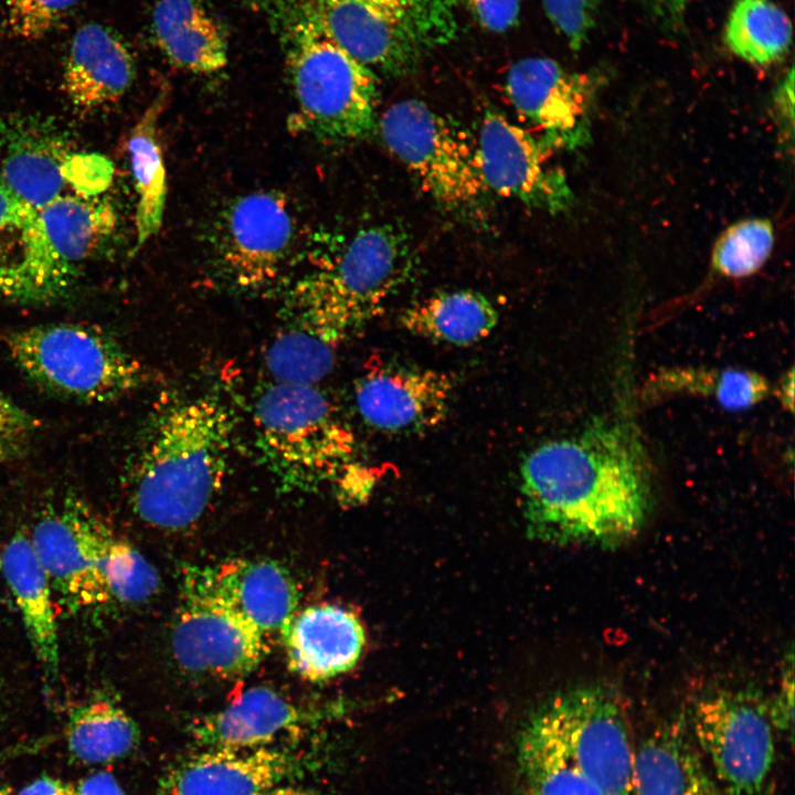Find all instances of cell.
I'll return each instance as SVG.
<instances>
[{"label":"cell","instance_id":"36","mask_svg":"<svg viewBox=\"0 0 795 795\" xmlns=\"http://www.w3.org/2000/svg\"><path fill=\"white\" fill-rule=\"evenodd\" d=\"M112 603L132 606L152 598L159 590L157 569L130 542L114 536L104 564Z\"/></svg>","mask_w":795,"mask_h":795},{"label":"cell","instance_id":"8","mask_svg":"<svg viewBox=\"0 0 795 795\" xmlns=\"http://www.w3.org/2000/svg\"><path fill=\"white\" fill-rule=\"evenodd\" d=\"M379 127L388 149L442 209L480 213L490 191L477 144L459 124L422 100L404 99L383 112Z\"/></svg>","mask_w":795,"mask_h":795},{"label":"cell","instance_id":"14","mask_svg":"<svg viewBox=\"0 0 795 795\" xmlns=\"http://www.w3.org/2000/svg\"><path fill=\"white\" fill-rule=\"evenodd\" d=\"M476 144L490 192L550 213L563 212L572 205L573 192L564 173L548 163L552 148L501 112L494 108L484 112Z\"/></svg>","mask_w":795,"mask_h":795},{"label":"cell","instance_id":"44","mask_svg":"<svg viewBox=\"0 0 795 795\" xmlns=\"http://www.w3.org/2000/svg\"><path fill=\"white\" fill-rule=\"evenodd\" d=\"M73 795H126L116 778L107 772H98L81 780Z\"/></svg>","mask_w":795,"mask_h":795},{"label":"cell","instance_id":"34","mask_svg":"<svg viewBox=\"0 0 795 795\" xmlns=\"http://www.w3.org/2000/svg\"><path fill=\"white\" fill-rule=\"evenodd\" d=\"M336 348L314 330L286 321L266 350V369L273 382L317 385L332 370Z\"/></svg>","mask_w":795,"mask_h":795},{"label":"cell","instance_id":"28","mask_svg":"<svg viewBox=\"0 0 795 795\" xmlns=\"http://www.w3.org/2000/svg\"><path fill=\"white\" fill-rule=\"evenodd\" d=\"M65 741L70 754L80 763L103 764L134 751L140 730L115 698L97 693L71 710Z\"/></svg>","mask_w":795,"mask_h":795},{"label":"cell","instance_id":"49","mask_svg":"<svg viewBox=\"0 0 795 795\" xmlns=\"http://www.w3.org/2000/svg\"><path fill=\"white\" fill-rule=\"evenodd\" d=\"M264 795H327V794L316 791V789L301 787V786L280 784V785H277V786L271 788Z\"/></svg>","mask_w":795,"mask_h":795},{"label":"cell","instance_id":"35","mask_svg":"<svg viewBox=\"0 0 795 795\" xmlns=\"http://www.w3.org/2000/svg\"><path fill=\"white\" fill-rule=\"evenodd\" d=\"M774 244L770 220L751 219L728 227L716 242L711 265L723 276L740 278L756 273L767 261Z\"/></svg>","mask_w":795,"mask_h":795},{"label":"cell","instance_id":"47","mask_svg":"<svg viewBox=\"0 0 795 795\" xmlns=\"http://www.w3.org/2000/svg\"><path fill=\"white\" fill-rule=\"evenodd\" d=\"M662 17L674 25H679L683 19L689 0H655Z\"/></svg>","mask_w":795,"mask_h":795},{"label":"cell","instance_id":"17","mask_svg":"<svg viewBox=\"0 0 795 795\" xmlns=\"http://www.w3.org/2000/svg\"><path fill=\"white\" fill-rule=\"evenodd\" d=\"M452 390L445 373L378 362L357 379L354 402L369 426L390 434H412L445 420Z\"/></svg>","mask_w":795,"mask_h":795},{"label":"cell","instance_id":"24","mask_svg":"<svg viewBox=\"0 0 795 795\" xmlns=\"http://www.w3.org/2000/svg\"><path fill=\"white\" fill-rule=\"evenodd\" d=\"M2 573L18 606L26 638L45 676L60 670V640L53 590L30 537L17 532L0 554Z\"/></svg>","mask_w":795,"mask_h":795},{"label":"cell","instance_id":"31","mask_svg":"<svg viewBox=\"0 0 795 795\" xmlns=\"http://www.w3.org/2000/svg\"><path fill=\"white\" fill-rule=\"evenodd\" d=\"M768 381L742 369L679 368L661 371L647 384L648 396L687 394L712 398L730 411H742L767 398Z\"/></svg>","mask_w":795,"mask_h":795},{"label":"cell","instance_id":"6","mask_svg":"<svg viewBox=\"0 0 795 795\" xmlns=\"http://www.w3.org/2000/svg\"><path fill=\"white\" fill-rule=\"evenodd\" d=\"M357 60L403 76L458 34L463 0H306Z\"/></svg>","mask_w":795,"mask_h":795},{"label":"cell","instance_id":"46","mask_svg":"<svg viewBox=\"0 0 795 795\" xmlns=\"http://www.w3.org/2000/svg\"><path fill=\"white\" fill-rule=\"evenodd\" d=\"M794 87V71L791 68L788 73L785 75V77L782 80V82L778 84L776 94H775V103L777 107L778 115L781 118L789 125L791 129H793V88Z\"/></svg>","mask_w":795,"mask_h":795},{"label":"cell","instance_id":"33","mask_svg":"<svg viewBox=\"0 0 795 795\" xmlns=\"http://www.w3.org/2000/svg\"><path fill=\"white\" fill-rule=\"evenodd\" d=\"M518 752L528 795H602L561 748L529 720Z\"/></svg>","mask_w":795,"mask_h":795},{"label":"cell","instance_id":"2","mask_svg":"<svg viewBox=\"0 0 795 795\" xmlns=\"http://www.w3.org/2000/svg\"><path fill=\"white\" fill-rule=\"evenodd\" d=\"M234 420L210 393L167 396L156 405L126 473L132 511L163 530L195 523L223 486Z\"/></svg>","mask_w":795,"mask_h":795},{"label":"cell","instance_id":"23","mask_svg":"<svg viewBox=\"0 0 795 795\" xmlns=\"http://www.w3.org/2000/svg\"><path fill=\"white\" fill-rule=\"evenodd\" d=\"M135 73L134 59L123 40L102 24L87 23L71 42L63 86L74 105L96 108L124 96Z\"/></svg>","mask_w":795,"mask_h":795},{"label":"cell","instance_id":"32","mask_svg":"<svg viewBox=\"0 0 795 795\" xmlns=\"http://www.w3.org/2000/svg\"><path fill=\"white\" fill-rule=\"evenodd\" d=\"M724 43L743 61L768 65L788 52L792 23L772 0H736L725 23Z\"/></svg>","mask_w":795,"mask_h":795},{"label":"cell","instance_id":"16","mask_svg":"<svg viewBox=\"0 0 795 795\" xmlns=\"http://www.w3.org/2000/svg\"><path fill=\"white\" fill-rule=\"evenodd\" d=\"M74 275L52 247L39 211L0 182V300H53Z\"/></svg>","mask_w":795,"mask_h":795},{"label":"cell","instance_id":"20","mask_svg":"<svg viewBox=\"0 0 795 795\" xmlns=\"http://www.w3.org/2000/svg\"><path fill=\"white\" fill-rule=\"evenodd\" d=\"M280 635L289 669L310 681L351 669L364 645V630L357 616L329 604L297 612Z\"/></svg>","mask_w":795,"mask_h":795},{"label":"cell","instance_id":"27","mask_svg":"<svg viewBox=\"0 0 795 795\" xmlns=\"http://www.w3.org/2000/svg\"><path fill=\"white\" fill-rule=\"evenodd\" d=\"M498 312L483 294L470 289L435 293L409 306L400 316L409 332L435 342L469 346L486 338Z\"/></svg>","mask_w":795,"mask_h":795},{"label":"cell","instance_id":"30","mask_svg":"<svg viewBox=\"0 0 795 795\" xmlns=\"http://www.w3.org/2000/svg\"><path fill=\"white\" fill-rule=\"evenodd\" d=\"M39 214L55 253L74 268L105 242L116 223L110 204L83 194H60Z\"/></svg>","mask_w":795,"mask_h":795},{"label":"cell","instance_id":"25","mask_svg":"<svg viewBox=\"0 0 795 795\" xmlns=\"http://www.w3.org/2000/svg\"><path fill=\"white\" fill-rule=\"evenodd\" d=\"M208 569L220 592L264 635L282 634L297 613L296 583L274 561L230 559Z\"/></svg>","mask_w":795,"mask_h":795},{"label":"cell","instance_id":"48","mask_svg":"<svg viewBox=\"0 0 795 795\" xmlns=\"http://www.w3.org/2000/svg\"><path fill=\"white\" fill-rule=\"evenodd\" d=\"M777 399L782 405L793 412L794 410V370L791 368L777 385Z\"/></svg>","mask_w":795,"mask_h":795},{"label":"cell","instance_id":"7","mask_svg":"<svg viewBox=\"0 0 795 795\" xmlns=\"http://www.w3.org/2000/svg\"><path fill=\"white\" fill-rule=\"evenodd\" d=\"M8 351L28 379L68 400L104 403L139 389L141 363L105 330L57 322L9 332Z\"/></svg>","mask_w":795,"mask_h":795},{"label":"cell","instance_id":"38","mask_svg":"<svg viewBox=\"0 0 795 795\" xmlns=\"http://www.w3.org/2000/svg\"><path fill=\"white\" fill-rule=\"evenodd\" d=\"M545 14L568 45L579 51L595 26L598 0H542Z\"/></svg>","mask_w":795,"mask_h":795},{"label":"cell","instance_id":"26","mask_svg":"<svg viewBox=\"0 0 795 795\" xmlns=\"http://www.w3.org/2000/svg\"><path fill=\"white\" fill-rule=\"evenodd\" d=\"M152 30L160 50L182 70L210 74L227 63L224 33L199 0H158Z\"/></svg>","mask_w":795,"mask_h":795},{"label":"cell","instance_id":"45","mask_svg":"<svg viewBox=\"0 0 795 795\" xmlns=\"http://www.w3.org/2000/svg\"><path fill=\"white\" fill-rule=\"evenodd\" d=\"M74 786L52 776H41L22 788L19 795H73Z\"/></svg>","mask_w":795,"mask_h":795},{"label":"cell","instance_id":"18","mask_svg":"<svg viewBox=\"0 0 795 795\" xmlns=\"http://www.w3.org/2000/svg\"><path fill=\"white\" fill-rule=\"evenodd\" d=\"M303 767L296 754L277 746L200 748L168 765L158 795H264Z\"/></svg>","mask_w":795,"mask_h":795},{"label":"cell","instance_id":"42","mask_svg":"<svg viewBox=\"0 0 795 795\" xmlns=\"http://www.w3.org/2000/svg\"><path fill=\"white\" fill-rule=\"evenodd\" d=\"M768 714L774 728L793 735L794 723V656L791 649L786 656L783 676L774 702L768 708Z\"/></svg>","mask_w":795,"mask_h":795},{"label":"cell","instance_id":"5","mask_svg":"<svg viewBox=\"0 0 795 795\" xmlns=\"http://www.w3.org/2000/svg\"><path fill=\"white\" fill-rule=\"evenodd\" d=\"M256 447L287 489L311 490L349 464L354 436L317 385L269 383L253 410Z\"/></svg>","mask_w":795,"mask_h":795},{"label":"cell","instance_id":"12","mask_svg":"<svg viewBox=\"0 0 795 795\" xmlns=\"http://www.w3.org/2000/svg\"><path fill=\"white\" fill-rule=\"evenodd\" d=\"M115 531L83 500L63 498L39 519L30 537L53 594L68 611L110 604L104 564Z\"/></svg>","mask_w":795,"mask_h":795},{"label":"cell","instance_id":"50","mask_svg":"<svg viewBox=\"0 0 795 795\" xmlns=\"http://www.w3.org/2000/svg\"><path fill=\"white\" fill-rule=\"evenodd\" d=\"M0 795H10L6 788L0 786Z\"/></svg>","mask_w":795,"mask_h":795},{"label":"cell","instance_id":"9","mask_svg":"<svg viewBox=\"0 0 795 795\" xmlns=\"http://www.w3.org/2000/svg\"><path fill=\"white\" fill-rule=\"evenodd\" d=\"M602 795H637L635 745L610 689L583 685L550 698L529 718Z\"/></svg>","mask_w":795,"mask_h":795},{"label":"cell","instance_id":"3","mask_svg":"<svg viewBox=\"0 0 795 795\" xmlns=\"http://www.w3.org/2000/svg\"><path fill=\"white\" fill-rule=\"evenodd\" d=\"M415 250L395 223L360 227L292 287L285 319L333 346L379 316L415 268Z\"/></svg>","mask_w":795,"mask_h":795},{"label":"cell","instance_id":"11","mask_svg":"<svg viewBox=\"0 0 795 795\" xmlns=\"http://www.w3.org/2000/svg\"><path fill=\"white\" fill-rule=\"evenodd\" d=\"M686 718L717 780L733 795H761L775 762L768 710L743 693L716 691L698 698Z\"/></svg>","mask_w":795,"mask_h":795},{"label":"cell","instance_id":"1","mask_svg":"<svg viewBox=\"0 0 795 795\" xmlns=\"http://www.w3.org/2000/svg\"><path fill=\"white\" fill-rule=\"evenodd\" d=\"M520 478L530 529L554 542L616 544L634 537L651 509L646 452L619 421L540 444L523 457Z\"/></svg>","mask_w":795,"mask_h":795},{"label":"cell","instance_id":"15","mask_svg":"<svg viewBox=\"0 0 795 795\" xmlns=\"http://www.w3.org/2000/svg\"><path fill=\"white\" fill-rule=\"evenodd\" d=\"M294 233V221L283 195L257 191L237 197L221 218L218 261L240 287H263L283 272Z\"/></svg>","mask_w":795,"mask_h":795},{"label":"cell","instance_id":"4","mask_svg":"<svg viewBox=\"0 0 795 795\" xmlns=\"http://www.w3.org/2000/svg\"><path fill=\"white\" fill-rule=\"evenodd\" d=\"M279 21L296 109L293 130L328 141L368 138L377 127L374 73L325 28L306 0H292Z\"/></svg>","mask_w":795,"mask_h":795},{"label":"cell","instance_id":"29","mask_svg":"<svg viewBox=\"0 0 795 795\" xmlns=\"http://www.w3.org/2000/svg\"><path fill=\"white\" fill-rule=\"evenodd\" d=\"M162 98L153 100L129 132L127 151L137 194L134 251L161 227L167 199L166 167L158 132Z\"/></svg>","mask_w":795,"mask_h":795},{"label":"cell","instance_id":"41","mask_svg":"<svg viewBox=\"0 0 795 795\" xmlns=\"http://www.w3.org/2000/svg\"><path fill=\"white\" fill-rule=\"evenodd\" d=\"M486 30L502 33L518 21L521 0H463Z\"/></svg>","mask_w":795,"mask_h":795},{"label":"cell","instance_id":"10","mask_svg":"<svg viewBox=\"0 0 795 795\" xmlns=\"http://www.w3.org/2000/svg\"><path fill=\"white\" fill-rule=\"evenodd\" d=\"M171 651L187 672L234 679L256 669L267 643L266 635L220 592L208 565H194L181 575Z\"/></svg>","mask_w":795,"mask_h":795},{"label":"cell","instance_id":"39","mask_svg":"<svg viewBox=\"0 0 795 795\" xmlns=\"http://www.w3.org/2000/svg\"><path fill=\"white\" fill-rule=\"evenodd\" d=\"M38 425L36 418L0 389V463L22 457Z\"/></svg>","mask_w":795,"mask_h":795},{"label":"cell","instance_id":"19","mask_svg":"<svg viewBox=\"0 0 795 795\" xmlns=\"http://www.w3.org/2000/svg\"><path fill=\"white\" fill-rule=\"evenodd\" d=\"M322 713L268 687L243 691L226 707L194 718L188 732L199 748L250 750L273 744L319 723Z\"/></svg>","mask_w":795,"mask_h":795},{"label":"cell","instance_id":"40","mask_svg":"<svg viewBox=\"0 0 795 795\" xmlns=\"http://www.w3.org/2000/svg\"><path fill=\"white\" fill-rule=\"evenodd\" d=\"M112 176V163L96 155H72L65 168L66 182L83 195H94L105 190Z\"/></svg>","mask_w":795,"mask_h":795},{"label":"cell","instance_id":"13","mask_svg":"<svg viewBox=\"0 0 795 795\" xmlns=\"http://www.w3.org/2000/svg\"><path fill=\"white\" fill-rule=\"evenodd\" d=\"M600 72H574L549 57L517 61L506 78L515 109L543 132L551 148L575 149L591 140V115L604 82Z\"/></svg>","mask_w":795,"mask_h":795},{"label":"cell","instance_id":"37","mask_svg":"<svg viewBox=\"0 0 795 795\" xmlns=\"http://www.w3.org/2000/svg\"><path fill=\"white\" fill-rule=\"evenodd\" d=\"M78 0H2L6 24L18 39L47 34Z\"/></svg>","mask_w":795,"mask_h":795},{"label":"cell","instance_id":"43","mask_svg":"<svg viewBox=\"0 0 795 795\" xmlns=\"http://www.w3.org/2000/svg\"><path fill=\"white\" fill-rule=\"evenodd\" d=\"M339 494L351 499L367 494L373 484V476L367 468L353 466L350 463L335 479Z\"/></svg>","mask_w":795,"mask_h":795},{"label":"cell","instance_id":"21","mask_svg":"<svg viewBox=\"0 0 795 795\" xmlns=\"http://www.w3.org/2000/svg\"><path fill=\"white\" fill-rule=\"evenodd\" d=\"M2 141L4 187L38 211L61 194L73 153L57 128L33 118L15 119L4 126Z\"/></svg>","mask_w":795,"mask_h":795},{"label":"cell","instance_id":"22","mask_svg":"<svg viewBox=\"0 0 795 795\" xmlns=\"http://www.w3.org/2000/svg\"><path fill=\"white\" fill-rule=\"evenodd\" d=\"M635 784L637 795H733L702 759L683 713L635 746Z\"/></svg>","mask_w":795,"mask_h":795}]
</instances>
